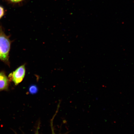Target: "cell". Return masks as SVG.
I'll return each mask as SVG.
<instances>
[{"mask_svg": "<svg viewBox=\"0 0 134 134\" xmlns=\"http://www.w3.org/2000/svg\"><path fill=\"white\" fill-rule=\"evenodd\" d=\"M12 42L0 26V60L10 66L9 53Z\"/></svg>", "mask_w": 134, "mask_h": 134, "instance_id": "1", "label": "cell"}, {"mask_svg": "<svg viewBox=\"0 0 134 134\" xmlns=\"http://www.w3.org/2000/svg\"><path fill=\"white\" fill-rule=\"evenodd\" d=\"M26 74L25 65H22L10 74L8 77L14 84L17 85L23 81Z\"/></svg>", "mask_w": 134, "mask_h": 134, "instance_id": "2", "label": "cell"}, {"mask_svg": "<svg viewBox=\"0 0 134 134\" xmlns=\"http://www.w3.org/2000/svg\"><path fill=\"white\" fill-rule=\"evenodd\" d=\"M9 80L4 71H0V91H7L8 90Z\"/></svg>", "mask_w": 134, "mask_h": 134, "instance_id": "3", "label": "cell"}, {"mask_svg": "<svg viewBox=\"0 0 134 134\" xmlns=\"http://www.w3.org/2000/svg\"><path fill=\"white\" fill-rule=\"evenodd\" d=\"M4 8L0 6V19L4 15Z\"/></svg>", "mask_w": 134, "mask_h": 134, "instance_id": "4", "label": "cell"}, {"mask_svg": "<svg viewBox=\"0 0 134 134\" xmlns=\"http://www.w3.org/2000/svg\"><path fill=\"white\" fill-rule=\"evenodd\" d=\"M23 1V0H10L12 2L14 3H19Z\"/></svg>", "mask_w": 134, "mask_h": 134, "instance_id": "5", "label": "cell"}, {"mask_svg": "<svg viewBox=\"0 0 134 134\" xmlns=\"http://www.w3.org/2000/svg\"><path fill=\"white\" fill-rule=\"evenodd\" d=\"M52 134H56V133H55L54 132V131H53H53H52Z\"/></svg>", "mask_w": 134, "mask_h": 134, "instance_id": "6", "label": "cell"}, {"mask_svg": "<svg viewBox=\"0 0 134 134\" xmlns=\"http://www.w3.org/2000/svg\"><path fill=\"white\" fill-rule=\"evenodd\" d=\"M38 134L37 133V134Z\"/></svg>", "mask_w": 134, "mask_h": 134, "instance_id": "7", "label": "cell"}]
</instances>
